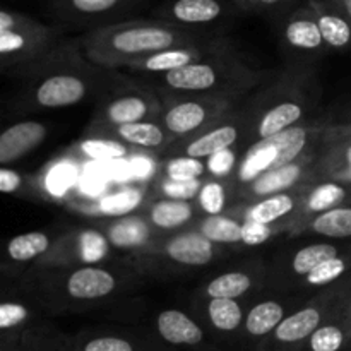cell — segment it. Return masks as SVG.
Listing matches in <instances>:
<instances>
[{"mask_svg":"<svg viewBox=\"0 0 351 351\" xmlns=\"http://www.w3.org/2000/svg\"><path fill=\"white\" fill-rule=\"evenodd\" d=\"M12 74L24 79V88L14 103V108L23 113L69 108L91 96L98 98L120 75L115 69L93 64L79 38H62L43 57Z\"/></svg>","mask_w":351,"mask_h":351,"instance_id":"1","label":"cell"},{"mask_svg":"<svg viewBox=\"0 0 351 351\" xmlns=\"http://www.w3.org/2000/svg\"><path fill=\"white\" fill-rule=\"evenodd\" d=\"M321 96L315 67L285 65L283 71L274 72L269 81L242 101V151L321 115Z\"/></svg>","mask_w":351,"mask_h":351,"instance_id":"2","label":"cell"},{"mask_svg":"<svg viewBox=\"0 0 351 351\" xmlns=\"http://www.w3.org/2000/svg\"><path fill=\"white\" fill-rule=\"evenodd\" d=\"M221 36L225 34L185 29L154 17H132L108 26L88 29L79 36V41L84 55L93 64L119 71L160 50L180 45L208 43Z\"/></svg>","mask_w":351,"mask_h":351,"instance_id":"3","label":"cell"},{"mask_svg":"<svg viewBox=\"0 0 351 351\" xmlns=\"http://www.w3.org/2000/svg\"><path fill=\"white\" fill-rule=\"evenodd\" d=\"M273 75L274 72L250 65L232 47L177 71L143 75L139 81L154 89L161 99L206 96L243 101Z\"/></svg>","mask_w":351,"mask_h":351,"instance_id":"4","label":"cell"},{"mask_svg":"<svg viewBox=\"0 0 351 351\" xmlns=\"http://www.w3.org/2000/svg\"><path fill=\"white\" fill-rule=\"evenodd\" d=\"M144 274L123 263L86 264L72 267H31L17 280L40 307L99 304L137 287Z\"/></svg>","mask_w":351,"mask_h":351,"instance_id":"5","label":"cell"},{"mask_svg":"<svg viewBox=\"0 0 351 351\" xmlns=\"http://www.w3.org/2000/svg\"><path fill=\"white\" fill-rule=\"evenodd\" d=\"M235 252V249L206 239L197 230L187 228L160 235L146 249L122 256L120 263L146 278H167L204 269Z\"/></svg>","mask_w":351,"mask_h":351,"instance_id":"6","label":"cell"},{"mask_svg":"<svg viewBox=\"0 0 351 351\" xmlns=\"http://www.w3.org/2000/svg\"><path fill=\"white\" fill-rule=\"evenodd\" d=\"M329 113H321L315 119L300 125L290 127L273 137L250 144L240 153L239 165L230 178L233 185V197L237 189L243 187L259 175L293 163L305 156L319 154L328 129Z\"/></svg>","mask_w":351,"mask_h":351,"instance_id":"7","label":"cell"},{"mask_svg":"<svg viewBox=\"0 0 351 351\" xmlns=\"http://www.w3.org/2000/svg\"><path fill=\"white\" fill-rule=\"evenodd\" d=\"M161 106L163 101L154 89L139 79L120 74L119 79L98 96L95 113L84 134L89 136L123 123L156 120Z\"/></svg>","mask_w":351,"mask_h":351,"instance_id":"8","label":"cell"},{"mask_svg":"<svg viewBox=\"0 0 351 351\" xmlns=\"http://www.w3.org/2000/svg\"><path fill=\"white\" fill-rule=\"evenodd\" d=\"M348 250H351V243L338 242V240L319 239V237L288 239V242L267 259L269 264L267 290L291 293L297 285L319 264Z\"/></svg>","mask_w":351,"mask_h":351,"instance_id":"9","label":"cell"},{"mask_svg":"<svg viewBox=\"0 0 351 351\" xmlns=\"http://www.w3.org/2000/svg\"><path fill=\"white\" fill-rule=\"evenodd\" d=\"M274 29L278 33V45L287 65L315 67L329 55V48L307 0L291 10Z\"/></svg>","mask_w":351,"mask_h":351,"instance_id":"10","label":"cell"},{"mask_svg":"<svg viewBox=\"0 0 351 351\" xmlns=\"http://www.w3.org/2000/svg\"><path fill=\"white\" fill-rule=\"evenodd\" d=\"M242 14L245 12L233 0H165L151 17L185 29L223 34V27Z\"/></svg>","mask_w":351,"mask_h":351,"instance_id":"11","label":"cell"},{"mask_svg":"<svg viewBox=\"0 0 351 351\" xmlns=\"http://www.w3.org/2000/svg\"><path fill=\"white\" fill-rule=\"evenodd\" d=\"M161 101L163 106L156 120L170 134L173 143L199 132L242 103L221 98H206V96L167 98Z\"/></svg>","mask_w":351,"mask_h":351,"instance_id":"12","label":"cell"},{"mask_svg":"<svg viewBox=\"0 0 351 351\" xmlns=\"http://www.w3.org/2000/svg\"><path fill=\"white\" fill-rule=\"evenodd\" d=\"M113 254L115 250L95 225L81 226L62 230L47 256L34 267H72L115 263Z\"/></svg>","mask_w":351,"mask_h":351,"instance_id":"13","label":"cell"},{"mask_svg":"<svg viewBox=\"0 0 351 351\" xmlns=\"http://www.w3.org/2000/svg\"><path fill=\"white\" fill-rule=\"evenodd\" d=\"M243 143V117L242 103L219 117L192 136L178 139L167 147L161 156H191L199 160H208L213 154H218L225 149L239 147L242 149Z\"/></svg>","mask_w":351,"mask_h":351,"instance_id":"14","label":"cell"},{"mask_svg":"<svg viewBox=\"0 0 351 351\" xmlns=\"http://www.w3.org/2000/svg\"><path fill=\"white\" fill-rule=\"evenodd\" d=\"M60 27L34 21L0 33V71L12 74L50 51L62 40Z\"/></svg>","mask_w":351,"mask_h":351,"instance_id":"15","label":"cell"},{"mask_svg":"<svg viewBox=\"0 0 351 351\" xmlns=\"http://www.w3.org/2000/svg\"><path fill=\"white\" fill-rule=\"evenodd\" d=\"M146 2L147 0H50V10L65 26L95 29L132 19L130 14Z\"/></svg>","mask_w":351,"mask_h":351,"instance_id":"16","label":"cell"},{"mask_svg":"<svg viewBox=\"0 0 351 351\" xmlns=\"http://www.w3.org/2000/svg\"><path fill=\"white\" fill-rule=\"evenodd\" d=\"M269 264L267 259H254L240 263L221 273L213 274L199 288L202 298H240L245 300L250 295L267 290Z\"/></svg>","mask_w":351,"mask_h":351,"instance_id":"17","label":"cell"},{"mask_svg":"<svg viewBox=\"0 0 351 351\" xmlns=\"http://www.w3.org/2000/svg\"><path fill=\"white\" fill-rule=\"evenodd\" d=\"M308 187V185H307ZM307 187L295 189V191L280 192V194L266 195L256 201L233 202L226 215L240 219V221H254L263 225H280L287 228V235L300 218L302 201Z\"/></svg>","mask_w":351,"mask_h":351,"instance_id":"18","label":"cell"},{"mask_svg":"<svg viewBox=\"0 0 351 351\" xmlns=\"http://www.w3.org/2000/svg\"><path fill=\"white\" fill-rule=\"evenodd\" d=\"M62 230H31L0 240V276L19 278L38 266Z\"/></svg>","mask_w":351,"mask_h":351,"instance_id":"19","label":"cell"},{"mask_svg":"<svg viewBox=\"0 0 351 351\" xmlns=\"http://www.w3.org/2000/svg\"><path fill=\"white\" fill-rule=\"evenodd\" d=\"M317 156L319 154L300 158L293 163L283 165V167L259 175L247 185L237 189L235 202L256 201V199H263L266 195L295 191V189L315 184V161H317Z\"/></svg>","mask_w":351,"mask_h":351,"instance_id":"20","label":"cell"},{"mask_svg":"<svg viewBox=\"0 0 351 351\" xmlns=\"http://www.w3.org/2000/svg\"><path fill=\"white\" fill-rule=\"evenodd\" d=\"M36 298L17 278L12 287H0V348L16 343L29 331L36 314Z\"/></svg>","mask_w":351,"mask_h":351,"instance_id":"21","label":"cell"},{"mask_svg":"<svg viewBox=\"0 0 351 351\" xmlns=\"http://www.w3.org/2000/svg\"><path fill=\"white\" fill-rule=\"evenodd\" d=\"M226 48H232V43L226 36L216 38L208 43L180 45V47H171L167 50L156 51V53L146 55V57L132 62L129 67H125V71L141 75L165 74V72L177 71L185 65L194 64V62H199L208 55L226 50Z\"/></svg>","mask_w":351,"mask_h":351,"instance_id":"22","label":"cell"},{"mask_svg":"<svg viewBox=\"0 0 351 351\" xmlns=\"http://www.w3.org/2000/svg\"><path fill=\"white\" fill-rule=\"evenodd\" d=\"M93 225L103 233L110 247L122 256L146 249L160 237L141 211L120 218L95 219Z\"/></svg>","mask_w":351,"mask_h":351,"instance_id":"23","label":"cell"},{"mask_svg":"<svg viewBox=\"0 0 351 351\" xmlns=\"http://www.w3.org/2000/svg\"><path fill=\"white\" fill-rule=\"evenodd\" d=\"M151 187L144 185H125L117 191L108 192L98 199L72 197L65 206L82 213L88 218L108 219L137 213L149 199Z\"/></svg>","mask_w":351,"mask_h":351,"instance_id":"24","label":"cell"},{"mask_svg":"<svg viewBox=\"0 0 351 351\" xmlns=\"http://www.w3.org/2000/svg\"><path fill=\"white\" fill-rule=\"evenodd\" d=\"M271 291L273 295L257 300L256 304L250 305L245 314L243 328L247 335L252 338H266L273 335L281 321L304 304V293L300 291H291V293L276 290Z\"/></svg>","mask_w":351,"mask_h":351,"instance_id":"25","label":"cell"},{"mask_svg":"<svg viewBox=\"0 0 351 351\" xmlns=\"http://www.w3.org/2000/svg\"><path fill=\"white\" fill-rule=\"evenodd\" d=\"M341 180L351 184V130L328 122L315 161V182Z\"/></svg>","mask_w":351,"mask_h":351,"instance_id":"26","label":"cell"},{"mask_svg":"<svg viewBox=\"0 0 351 351\" xmlns=\"http://www.w3.org/2000/svg\"><path fill=\"white\" fill-rule=\"evenodd\" d=\"M139 211L160 235L192 228V225L201 218L195 201L158 197L151 194Z\"/></svg>","mask_w":351,"mask_h":351,"instance_id":"27","label":"cell"},{"mask_svg":"<svg viewBox=\"0 0 351 351\" xmlns=\"http://www.w3.org/2000/svg\"><path fill=\"white\" fill-rule=\"evenodd\" d=\"M81 177V158L69 151L64 156L51 160L47 167L36 173L38 189L43 202H64L72 197L71 191Z\"/></svg>","mask_w":351,"mask_h":351,"instance_id":"28","label":"cell"},{"mask_svg":"<svg viewBox=\"0 0 351 351\" xmlns=\"http://www.w3.org/2000/svg\"><path fill=\"white\" fill-rule=\"evenodd\" d=\"M47 123L40 120H19L0 130V165L10 167L33 153L48 137Z\"/></svg>","mask_w":351,"mask_h":351,"instance_id":"29","label":"cell"},{"mask_svg":"<svg viewBox=\"0 0 351 351\" xmlns=\"http://www.w3.org/2000/svg\"><path fill=\"white\" fill-rule=\"evenodd\" d=\"M91 137H108V139L120 141L132 149H144L151 153L163 154L167 147L173 143L170 134L163 129L158 120H144V122L123 123V125L110 127V129L98 130L89 134Z\"/></svg>","mask_w":351,"mask_h":351,"instance_id":"30","label":"cell"},{"mask_svg":"<svg viewBox=\"0 0 351 351\" xmlns=\"http://www.w3.org/2000/svg\"><path fill=\"white\" fill-rule=\"evenodd\" d=\"M298 237H319V239L351 243V204L332 208L297 223L290 230L287 239H298Z\"/></svg>","mask_w":351,"mask_h":351,"instance_id":"31","label":"cell"},{"mask_svg":"<svg viewBox=\"0 0 351 351\" xmlns=\"http://www.w3.org/2000/svg\"><path fill=\"white\" fill-rule=\"evenodd\" d=\"M319 24L329 53L351 51V19L328 0H307Z\"/></svg>","mask_w":351,"mask_h":351,"instance_id":"32","label":"cell"},{"mask_svg":"<svg viewBox=\"0 0 351 351\" xmlns=\"http://www.w3.org/2000/svg\"><path fill=\"white\" fill-rule=\"evenodd\" d=\"M351 204V184L341 180H319L311 184L305 191L302 201L300 218L297 223L312 218L319 213L329 211L332 208ZM295 223V225H297ZM293 225V226H295Z\"/></svg>","mask_w":351,"mask_h":351,"instance_id":"33","label":"cell"},{"mask_svg":"<svg viewBox=\"0 0 351 351\" xmlns=\"http://www.w3.org/2000/svg\"><path fill=\"white\" fill-rule=\"evenodd\" d=\"M158 335L170 345L197 346L204 341V331L189 314L178 308L161 311L156 317Z\"/></svg>","mask_w":351,"mask_h":351,"instance_id":"34","label":"cell"},{"mask_svg":"<svg viewBox=\"0 0 351 351\" xmlns=\"http://www.w3.org/2000/svg\"><path fill=\"white\" fill-rule=\"evenodd\" d=\"M345 304V302H343ZM341 304V305H343ZM341 305L338 311L328 319L322 326H319L311 338L307 339V346L311 351H341L348 348L351 343V322L343 315Z\"/></svg>","mask_w":351,"mask_h":351,"instance_id":"35","label":"cell"},{"mask_svg":"<svg viewBox=\"0 0 351 351\" xmlns=\"http://www.w3.org/2000/svg\"><path fill=\"white\" fill-rule=\"evenodd\" d=\"M192 228L197 230V232L202 233L206 239L213 240V242L219 243V245L235 249L237 252L243 249V221L226 215V213L215 216H201V218L192 225Z\"/></svg>","mask_w":351,"mask_h":351,"instance_id":"36","label":"cell"},{"mask_svg":"<svg viewBox=\"0 0 351 351\" xmlns=\"http://www.w3.org/2000/svg\"><path fill=\"white\" fill-rule=\"evenodd\" d=\"M208 321L216 331L235 332L245 321V304L240 298H202Z\"/></svg>","mask_w":351,"mask_h":351,"instance_id":"37","label":"cell"},{"mask_svg":"<svg viewBox=\"0 0 351 351\" xmlns=\"http://www.w3.org/2000/svg\"><path fill=\"white\" fill-rule=\"evenodd\" d=\"M233 202H235L233 185L225 178L208 177L202 182L201 191L195 197V204L201 211V216L223 215Z\"/></svg>","mask_w":351,"mask_h":351,"instance_id":"38","label":"cell"},{"mask_svg":"<svg viewBox=\"0 0 351 351\" xmlns=\"http://www.w3.org/2000/svg\"><path fill=\"white\" fill-rule=\"evenodd\" d=\"M132 147L127 144L120 143V141L108 139V137H91L84 136L74 147L75 154L79 158H88V160L95 161H117L125 158L130 153Z\"/></svg>","mask_w":351,"mask_h":351,"instance_id":"39","label":"cell"},{"mask_svg":"<svg viewBox=\"0 0 351 351\" xmlns=\"http://www.w3.org/2000/svg\"><path fill=\"white\" fill-rule=\"evenodd\" d=\"M0 194L27 199V201H41L36 173H24L0 165Z\"/></svg>","mask_w":351,"mask_h":351,"instance_id":"40","label":"cell"},{"mask_svg":"<svg viewBox=\"0 0 351 351\" xmlns=\"http://www.w3.org/2000/svg\"><path fill=\"white\" fill-rule=\"evenodd\" d=\"M158 177L173 178V180H201L208 178L206 160L191 156H163L158 168Z\"/></svg>","mask_w":351,"mask_h":351,"instance_id":"41","label":"cell"},{"mask_svg":"<svg viewBox=\"0 0 351 351\" xmlns=\"http://www.w3.org/2000/svg\"><path fill=\"white\" fill-rule=\"evenodd\" d=\"M245 14L266 17L276 27L304 0H233Z\"/></svg>","mask_w":351,"mask_h":351,"instance_id":"42","label":"cell"},{"mask_svg":"<svg viewBox=\"0 0 351 351\" xmlns=\"http://www.w3.org/2000/svg\"><path fill=\"white\" fill-rule=\"evenodd\" d=\"M204 180L206 178H201V180H173V178L156 177L154 184L151 185V195L195 201Z\"/></svg>","mask_w":351,"mask_h":351,"instance_id":"43","label":"cell"},{"mask_svg":"<svg viewBox=\"0 0 351 351\" xmlns=\"http://www.w3.org/2000/svg\"><path fill=\"white\" fill-rule=\"evenodd\" d=\"M280 235H287V228L280 225H263V223L243 221L242 232V247L252 249V247L266 245L273 239Z\"/></svg>","mask_w":351,"mask_h":351,"instance_id":"44","label":"cell"},{"mask_svg":"<svg viewBox=\"0 0 351 351\" xmlns=\"http://www.w3.org/2000/svg\"><path fill=\"white\" fill-rule=\"evenodd\" d=\"M240 153H242V149L232 147V149H225L221 151V153L209 156L208 160H206V165H208V177L230 180L237 170Z\"/></svg>","mask_w":351,"mask_h":351,"instance_id":"45","label":"cell"},{"mask_svg":"<svg viewBox=\"0 0 351 351\" xmlns=\"http://www.w3.org/2000/svg\"><path fill=\"white\" fill-rule=\"evenodd\" d=\"M82 351H136L132 343L120 336H95L82 345Z\"/></svg>","mask_w":351,"mask_h":351,"instance_id":"46","label":"cell"},{"mask_svg":"<svg viewBox=\"0 0 351 351\" xmlns=\"http://www.w3.org/2000/svg\"><path fill=\"white\" fill-rule=\"evenodd\" d=\"M34 21H36V19L26 16V14L16 12V10L0 9V33H3V31L14 29V27L26 26V24L34 23Z\"/></svg>","mask_w":351,"mask_h":351,"instance_id":"47","label":"cell"},{"mask_svg":"<svg viewBox=\"0 0 351 351\" xmlns=\"http://www.w3.org/2000/svg\"><path fill=\"white\" fill-rule=\"evenodd\" d=\"M329 122L336 127L351 130V105L341 113V115H332V113H329Z\"/></svg>","mask_w":351,"mask_h":351,"instance_id":"48","label":"cell"},{"mask_svg":"<svg viewBox=\"0 0 351 351\" xmlns=\"http://www.w3.org/2000/svg\"><path fill=\"white\" fill-rule=\"evenodd\" d=\"M328 2L335 3L336 7H339V9H341L343 12H345L351 19V0H328Z\"/></svg>","mask_w":351,"mask_h":351,"instance_id":"49","label":"cell"},{"mask_svg":"<svg viewBox=\"0 0 351 351\" xmlns=\"http://www.w3.org/2000/svg\"><path fill=\"white\" fill-rule=\"evenodd\" d=\"M341 312L346 319L351 322V295L345 300V304L341 305Z\"/></svg>","mask_w":351,"mask_h":351,"instance_id":"50","label":"cell"}]
</instances>
